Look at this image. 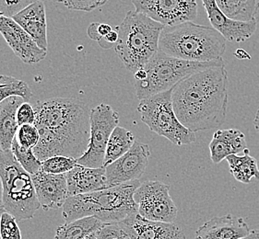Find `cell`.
<instances>
[{
    "label": "cell",
    "instance_id": "obj_11",
    "mask_svg": "<svg viewBox=\"0 0 259 239\" xmlns=\"http://www.w3.org/2000/svg\"><path fill=\"white\" fill-rule=\"evenodd\" d=\"M136 11L164 26H174L197 17V0H132Z\"/></svg>",
    "mask_w": 259,
    "mask_h": 239
},
{
    "label": "cell",
    "instance_id": "obj_40",
    "mask_svg": "<svg viewBox=\"0 0 259 239\" xmlns=\"http://www.w3.org/2000/svg\"><path fill=\"white\" fill-rule=\"evenodd\" d=\"M84 239H97V237H96V232L90 234V235H88L87 237H85Z\"/></svg>",
    "mask_w": 259,
    "mask_h": 239
},
{
    "label": "cell",
    "instance_id": "obj_15",
    "mask_svg": "<svg viewBox=\"0 0 259 239\" xmlns=\"http://www.w3.org/2000/svg\"><path fill=\"white\" fill-rule=\"evenodd\" d=\"M119 223L131 239H187L183 229L175 223L151 221L139 213Z\"/></svg>",
    "mask_w": 259,
    "mask_h": 239
},
{
    "label": "cell",
    "instance_id": "obj_34",
    "mask_svg": "<svg viewBox=\"0 0 259 239\" xmlns=\"http://www.w3.org/2000/svg\"><path fill=\"white\" fill-rule=\"evenodd\" d=\"M36 119L35 109L28 101H24L17 110L18 125H34Z\"/></svg>",
    "mask_w": 259,
    "mask_h": 239
},
{
    "label": "cell",
    "instance_id": "obj_24",
    "mask_svg": "<svg viewBox=\"0 0 259 239\" xmlns=\"http://www.w3.org/2000/svg\"><path fill=\"white\" fill-rule=\"evenodd\" d=\"M136 142L135 136L125 128L116 126L110 136L108 144L105 151L104 166H108L113 162L124 156L130 151Z\"/></svg>",
    "mask_w": 259,
    "mask_h": 239
},
{
    "label": "cell",
    "instance_id": "obj_20",
    "mask_svg": "<svg viewBox=\"0 0 259 239\" xmlns=\"http://www.w3.org/2000/svg\"><path fill=\"white\" fill-rule=\"evenodd\" d=\"M210 158L214 164H220L230 155H235L247 149L245 135L237 129L218 130L213 135L209 145Z\"/></svg>",
    "mask_w": 259,
    "mask_h": 239
},
{
    "label": "cell",
    "instance_id": "obj_6",
    "mask_svg": "<svg viewBox=\"0 0 259 239\" xmlns=\"http://www.w3.org/2000/svg\"><path fill=\"white\" fill-rule=\"evenodd\" d=\"M222 66H225L223 58L209 62H191L174 57L159 50L143 67L145 78L136 81L137 97L140 100L161 93L172 89L178 82L192 74Z\"/></svg>",
    "mask_w": 259,
    "mask_h": 239
},
{
    "label": "cell",
    "instance_id": "obj_38",
    "mask_svg": "<svg viewBox=\"0 0 259 239\" xmlns=\"http://www.w3.org/2000/svg\"><path fill=\"white\" fill-rule=\"evenodd\" d=\"M242 239H259V229L252 230L251 233L247 236H245V237Z\"/></svg>",
    "mask_w": 259,
    "mask_h": 239
},
{
    "label": "cell",
    "instance_id": "obj_26",
    "mask_svg": "<svg viewBox=\"0 0 259 239\" xmlns=\"http://www.w3.org/2000/svg\"><path fill=\"white\" fill-rule=\"evenodd\" d=\"M11 96H20L25 101L30 100L32 96L29 85L13 77L0 76V103Z\"/></svg>",
    "mask_w": 259,
    "mask_h": 239
},
{
    "label": "cell",
    "instance_id": "obj_19",
    "mask_svg": "<svg viewBox=\"0 0 259 239\" xmlns=\"http://www.w3.org/2000/svg\"><path fill=\"white\" fill-rule=\"evenodd\" d=\"M13 20L31 35L38 46L47 51V12L42 1L38 0L28 6L23 11L16 14Z\"/></svg>",
    "mask_w": 259,
    "mask_h": 239
},
{
    "label": "cell",
    "instance_id": "obj_2",
    "mask_svg": "<svg viewBox=\"0 0 259 239\" xmlns=\"http://www.w3.org/2000/svg\"><path fill=\"white\" fill-rule=\"evenodd\" d=\"M172 106L182 125L193 133L223 125L228 109L225 66L207 68L184 78L172 88Z\"/></svg>",
    "mask_w": 259,
    "mask_h": 239
},
{
    "label": "cell",
    "instance_id": "obj_17",
    "mask_svg": "<svg viewBox=\"0 0 259 239\" xmlns=\"http://www.w3.org/2000/svg\"><path fill=\"white\" fill-rule=\"evenodd\" d=\"M242 217L229 213L207 221L196 232V239H242L251 233Z\"/></svg>",
    "mask_w": 259,
    "mask_h": 239
},
{
    "label": "cell",
    "instance_id": "obj_27",
    "mask_svg": "<svg viewBox=\"0 0 259 239\" xmlns=\"http://www.w3.org/2000/svg\"><path fill=\"white\" fill-rule=\"evenodd\" d=\"M11 152L21 166L31 175L35 174L41 169V161L35 156L33 149L25 148L20 146L16 138L12 142Z\"/></svg>",
    "mask_w": 259,
    "mask_h": 239
},
{
    "label": "cell",
    "instance_id": "obj_22",
    "mask_svg": "<svg viewBox=\"0 0 259 239\" xmlns=\"http://www.w3.org/2000/svg\"><path fill=\"white\" fill-rule=\"evenodd\" d=\"M230 172L233 177L241 183L247 184L253 178L259 181V167L257 160L249 155L248 149L244 151V154L230 155L226 157Z\"/></svg>",
    "mask_w": 259,
    "mask_h": 239
},
{
    "label": "cell",
    "instance_id": "obj_37",
    "mask_svg": "<svg viewBox=\"0 0 259 239\" xmlns=\"http://www.w3.org/2000/svg\"><path fill=\"white\" fill-rule=\"evenodd\" d=\"M6 212L3 203V187H2V182L0 178V215Z\"/></svg>",
    "mask_w": 259,
    "mask_h": 239
},
{
    "label": "cell",
    "instance_id": "obj_21",
    "mask_svg": "<svg viewBox=\"0 0 259 239\" xmlns=\"http://www.w3.org/2000/svg\"><path fill=\"white\" fill-rule=\"evenodd\" d=\"M24 101L20 96H11L0 103V146L4 151L11 150L19 128L17 110Z\"/></svg>",
    "mask_w": 259,
    "mask_h": 239
},
{
    "label": "cell",
    "instance_id": "obj_5",
    "mask_svg": "<svg viewBox=\"0 0 259 239\" xmlns=\"http://www.w3.org/2000/svg\"><path fill=\"white\" fill-rule=\"evenodd\" d=\"M164 25L137 11H128L116 27L118 41L114 50L125 68L135 73L159 51V41Z\"/></svg>",
    "mask_w": 259,
    "mask_h": 239
},
{
    "label": "cell",
    "instance_id": "obj_35",
    "mask_svg": "<svg viewBox=\"0 0 259 239\" xmlns=\"http://www.w3.org/2000/svg\"><path fill=\"white\" fill-rule=\"evenodd\" d=\"M113 31V28L106 23H92L88 28V36L94 41H100L103 37L106 36Z\"/></svg>",
    "mask_w": 259,
    "mask_h": 239
},
{
    "label": "cell",
    "instance_id": "obj_8",
    "mask_svg": "<svg viewBox=\"0 0 259 239\" xmlns=\"http://www.w3.org/2000/svg\"><path fill=\"white\" fill-rule=\"evenodd\" d=\"M172 89L140 99L138 111L140 119L151 132L165 137L177 146L196 141V135L182 125L172 106Z\"/></svg>",
    "mask_w": 259,
    "mask_h": 239
},
{
    "label": "cell",
    "instance_id": "obj_31",
    "mask_svg": "<svg viewBox=\"0 0 259 239\" xmlns=\"http://www.w3.org/2000/svg\"><path fill=\"white\" fill-rule=\"evenodd\" d=\"M97 239H131L120 223H104L96 231Z\"/></svg>",
    "mask_w": 259,
    "mask_h": 239
},
{
    "label": "cell",
    "instance_id": "obj_18",
    "mask_svg": "<svg viewBox=\"0 0 259 239\" xmlns=\"http://www.w3.org/2000/svg\"><path fill=\"white\" fill-rule=\"evenodd\" d=\"M69 196L94 193L108 188L105 167H89L78 164L68 173Z\"/></svg>",
    "mask_w": 259,
    "mask_h": 239
},
{
    "label": "cell",
    "instance_id": "obj_4",
    "mask_svg": "<svg viewBox=\"0 0 259 239\" xmlns=\"http://www.w3.org/2000/svg\"><path fill=\"white\" fill-rule=\"evenodd\" d=\"M226 41L212 26L187 21L164 26L160 36L159 50L187 61L209 62L223 58Z\"/></svg>",
    "mask_w": 259,
    "mask_h": 239
},
{
    "label": "cell",
    "instance_id": "obj_3",
    "mask_svg": "<svg viewBox=\"0 0 259 239\" xmlns=\"http://www.w3.org/2000/svg\"><path fill=\"white\" fill-rule=\"evenodd\" d=\"M140 184L136 180L94 193L69 196L63 206V217L67 223L88 216H94L103 223H119L139 213L134 195Z\"/></svg>",
    "mask_w": 259,
    "mask_h": 239
},
{
    "label": "cell",
    "instance_id": "obj_25",
    "mask_svg": "<svg viewBox=\"0 0 259 239\" xmlns=\"http://www.w3.org/2000/svg\"><path fill=\"white\" fill-rule=\"evenodd\" d=\"M220 10L230 19L238 21H255L259 0H216Z\"/></svg>",
    "mask_w": 259,
    "mask_h": 239
},
{
    "label": "cell",
    "instance_id": "obj_36",
    "mask_svg": "<svg viewBox=\"0 0 259 239\" xmlns=\"http://www.w3.org/2000/svg\"><path fill=\"white\" fill-rule=\"evenodd\" d=\"M117 41H118V31L117 30H113L106 36L103 37L100 41H98V43L100 46L104 49H110L115 45Z\"/></svg>",
    "mask_w": 259,
    "mask_h": 239
},
{
    "label": "cell",
    "instance_id": "obj_33",
    "mask_svg": "<svg viewBox=\"0 0 259 239\" xmlns=\"http://www.w3.org/2000/svg\"><path fill=\"white\" fill-rule=\"evenodd\" d=\"M108 0H65L64 5L71 11L91 12L104 6Z\"/></svg>",
    "mask_w": 259,
    "mask_h": 239
},
{
    "label": "cell",
    "instance_id": "obj_14",
    "mask_svg": "<svg viewBox=\"0 0 259 239\" xmlns=\"http://www.w3.org/2000/svg\"><path fill=\"white\" fill-rule=\"evenodd\" d=\"M38 201L45 211L63 208L69 197L66 174L37 172L31 175Z\"/></svg>",
    "mask_w": 259,
    "mask_h": 239
},
{
    "label": "cell",
    "instance_id": "obj_1",
    "mask_svg": "<svg viewBox=\"0 0 259 239\" xmlns=\"http://www.w3.org/2000/svg\"><path fill=\"white\" fill-rule=\"evenodd\" d=\"M33 107L40 134L33 152L41 161L54 156L78 160L84 155L91 137V110L84 102L56 97L39 100Z\"/></svg>",
    "mask_w": 259,
    "mask_h": 239
},
{
    "label": "cell",
    "instance_id": "obj_28",
    "mask_svg": "<svg viewBox=\"0 0 259 239\" xmlns=\"http://www.w3.org/2000/svg\"><path fill=\"white\" fill-rule=\"evenodd\" d=\"M78 165V160L65 156H54L41 161V170L50 174H66Z\"/></svg>",
    "mask_w": 259,
    "mask_h": 239
},
{
    "label": "cell",
    "instance_id": "obj_10",
    "mask_svg": "<svg viewBox=\"0 0 259 239\" xmlns=\"http://www.w3.org/2000/svg\"><path fill=\"white\" fill-rule=\"evenodd\" d=\"M169 192L170 185L159 181L141 183L134 195L140 215L151 221L175 223L178 209Z\"/></svg>",
    "mask_w": 259,
    "mask_h": 239
},
{
    "label": "cell",
    "instance_id": "obj_42",
    "mask_svg": "<svg viewBox=\"0 0 259 239\" xmlns=\"http://www.w3.org/2000/svg\"><path fill=\"white\" fill-rule=\"evenodd\" d=\"M3 149H2V147H1V146H0V155H1V154H2V152H3Z\"/></svg>",
    "mask_w": 259,
    "mask_h": 239
},
{
    "label": "cell",
    "instance_id": "obj_7",
    "mask_svg": "<svg viewBox=\"0 0 259 239\" xmlns=\"http://www.w3.org/2000/svg\"><path fill=\"white\" fill-rule=\"evenodd\" d=\"M0 178L6 212L18 222L33 218L41 204L31 174L21 166L11 150L3 151L0 155Z\"/></svg>",
    "mask_w": 259,
    "mask_h": 239
},
{
    "label": "cell",
    "instance_id": "obj_12",
    "mask_svg": "<svg viewBox=\"0 0 259 239\" xmlns=\"http://www.w3.org/2000/svg\"><path fill=\"white\" fill-rule=\"evenodd\" d=\"M150 156L149 146L136 141L124 156L105 166L108 187L139 180L145 172Z\"/></svg>",
    "mask_w": 259,
    "mask_h": 239
},
{
    "label": "cell",
    "instance_id": "obj_9",
    "mask_svg": "<svg viewBox=\"0 0 259 239\" xmlns=\"http://www.w3.org/2000/svg\"><path fill=\"white\" fill-rule=\"evenodd\" d=\"M119 125V114L110 105L101 104L91 109V137L88 149L78 159V164L89 167L104 166L106 146L110 136Z\"/></svg>",
    "mask_w": 259,
    "mask_h": 239
},
{
    "label": "cell",
    "instance_id": "obj_30",
    "mask_svg": "<svg viewBox=\"0 0 259 239\" xmlns=\"http://www.w3.org/2000/svg\"><path fill=\"white\" fill-rule=\"evenodd\" d=\"M0 236L2 239H22L17 219L8 212L0 215Z\"/></svg>",
    "mask_w": 259,
    "mask_h": 239
},
{
    "label": "cell",
    "instance_id": "obj_13",
    "mask_svg": "<svg viewBox=\"0 0 259 239\" xmlns=\"http://www.w3.org/2000/svg\"><path fill=\"white\" fill-rule=\"evenodd\" d=\"M0 33L22 62L29 65L37 64L47 56V51L38 46L31 35L13 18L3 15L1 12Z\"/></svg>",
    "mask_w": 259,
    "mask_h": 239
},
{
    "label": "cell",
    "instance_id": "obj_41",
    "mask_svg": "<svg viewBox=\"0 0 259 239\" xmlns=\"http://www.w3.org/2000/svg\"><path fill=\"white\" fill-rule=\"evenodd\" d=\"M48 1L55 2V3H64V1H65V0H48Z\"/></svg>",
    "mask_w": 259,
    "mask_h": 239
},
{
    "label": "cell",
    "instance_id": "obj_16",
    "mask_svg": "<svg viewBox=\"0 0 259 239\" xmlns=\"http://www.w3.org/2000/svg\"><path fill=\"white\" fill-rule=\"evenodd\" d=\"M202 2L211 26L227 41L243 42L255 32L256 21H234L220 10L216 0H202Z\"/></svg>",
    "mask_w": 259,
    "mask_h": 239
},
{
    "label": "cell",
    "instance_id": "obj_23",
    "mask_svg": "<svg viewBox=\"0 0 259 239\" xmlns=\"http://www.w3.org/2000/svg\"><path fill=\"white\" fill-rule=\"evenodd\" d=\"M103 224L102 221L94 216L66 222L57 227L54 239H84L96 232Z\"/></svg>",
    "mask_w": 259,
    "mask_h": 239
},
{
    "label": "cell",
    "instance_id": "obj_32",
    "mask_svg": "<svg viewBox=\"0 0 259 239\" xmlns=\"http://www.w3.org/2000/svg\"><path fill=\"white\" fill-rule=\"evenodd\" d=\"M36 1L38 0H0V12L7 17L13 18Z\"/></svg>",
    "mask_w": 259,
    "mask_h": 239
},
{
    "label": "cell",
    "instance_id": "obj_29",
    "mask_svg": "<svg viewBox=\"0 0 259 239\" xmlns=\"http://www.w3.org/2000/svg\"><path fill=\"white\" fill-rule=\"evenodd\" d=\"M15 138L20 146L33 149L39 142L40 134L34 125H20Z\"/></svg>",
    "mask_w": 259,
    "mask_h": 239
},
{
    "label": "cell",
    "instance_id": "obj_43",
    "mask_svg": "<svg viewBox=\"0 0 259 239\" xmlns=\"http://www.w3.org/2000/svg\"><path fill=\"white\" fill-rule=\"evenodd\" d=\"M0 239H2V238H1V236H0Z\"/></svg>",
    "mask_w": 259,
    "mask_h": 239
},
{
    "label": "cell",
    "instance_id": "obj_39",
    "mask_svg": "<svg viewBox=\"0 0 259 239\" xmlns=\"http://www.w3.org/2000/svg\"><path fill=\"white\" fill-rule=\"evenodd\" d=\"M254 126L255 128V130L257 133H259V109L256 111V114H255V118L254 119Z\"/></svg>",
    "mask_w": 259,
    "mask_h": 239
}]
</instances>
